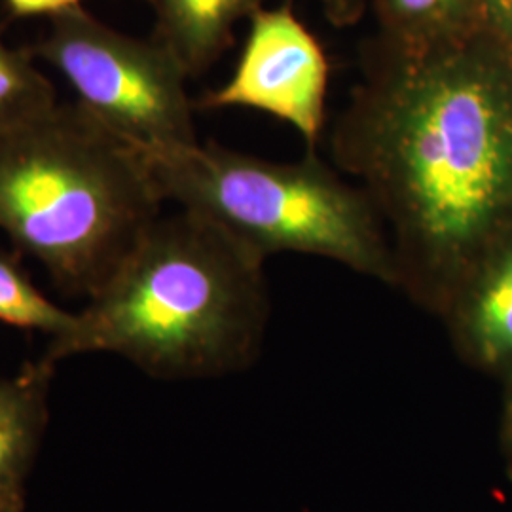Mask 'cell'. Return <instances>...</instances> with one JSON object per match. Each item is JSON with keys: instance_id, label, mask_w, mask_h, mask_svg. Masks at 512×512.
Wrapping results in <instances>:
<instances>
[{"instance_id": "1", "label": "cell", "mask_w": 512, "mask_h": 512, "mask_svg": "<svg viewBox=\"0 0 512 512\" xmlns=\"http://www.w3.org/2000/svg\"><path fill=\"white\" fill-rule=\"evenodd\" d=\"M384 222L399 287L442 313L512 230V52L484 31L437 44L378 35L330 137Z\"/></svg>"}, {"instance_id": "2", "label": "cell", "mask_w": 512, "mask_h": 512, "mask_svg": "<svg viewBox=\"0 0 512 512\" xmlns=\"http://www.w3.org/2000/svg\"><path fill=\"white\" fill-rule=\"evenodd\" d=\"M264 262L202 215L158 219L40 363L112 351L158 378L241 370L268 321Z\"/></svg>"}, {"instance_id": "3", "label": "cell", "mask_w": 512, "mask_h": 512, "mask_svg": "<svg viewBox=\"0 0 512 512\" xmlns=\"http://www.w3.org/2000/svg\"><path fill=\"white\" fill-rule=\"evenodd\" d=\"M164 202L145 156L78 103L0 131V230L67 293H99Z\"/></svg>"}, {"instance_id": "4", "label": "cell", "mask_w": 512, "mask_h": 512, "mask_svg": "<svg viewBox=\"0 0 512 512\" xmlns=\"http://www.w3.org/2000/svg\"><path fill=\"white\" fill-rule=\"evenodd\" d=\"M141 154L164 200L215 222L264 260L277 253L323 256L399 287L393 247L370 198L315 150L293 164L215 143Z\"/></svg>"}, {"instance_id": "5", "label": "cell", "mask_w": 512, "mask_h": 512, "mask_svg": "<svg viewBox=\"0 0 512 512\" xmlns=\"http://www.w3.org/2000/svg\"><path fill=\"white\" fill-rule=\"evenodd\" d=\"M73 88L76 103L131 147H194V105L188 73L158 38L128 37L82 6L52 18L50 31L29 50Z\"/></svg>"}, {"instance_id": "6", "label": "cell", "mask_w": 512, "mask_h": 512, "mask_svg": "<svg viewBox=\"0 0 512 512\" xmlns=\"http://www.w3.org/2000/svg\"><path fill=\"white\" fill-rule=\"evenodd\" d=\"M251 29L232 78L209 92L202 109H255L296 129L315 150L325 128L329 61L289 4L251 14Z\"/></svg>"}, {"instance_id": "7", "label": "cell", "mask_w": 512, "mask_h": 512, "mask_svg": "<svg viewBox=\"0 0 512 512\" xmlns=\"http://www.w3.org/2000/svg\"><path fill=\"white\" fill-rule=\"evenodd\" d=\"M440 315L473 365L512 378V230L478 258Z\"/></svg>"}, {"instance_id": "8", "label": "cell", "mask_w": 512, "mask_h": 512, "mask_svg": "<svg viewBox=\"0 0 512 512\" xmlns=\"http://www.w3.org/2000/svg\"><path fill=\"white\" fill-rule=\"evenodd\" d=\"M52 366L29 363L16 378H0V512L23 501V482L46 425Z\"/></svg>"}, {"instance_id": "9", "label": "cell", "mask_w": 512, "mask_h": 512, "mask_svg": "<svg viewBox=\"0 0 512 512\" xmlns=\"http://www.w3.org/2000/svg\"><path fill=\"white\" fill-rule=\"evenodd\" d=\"M264 0H152L156 37L183 63L188 76L205 73L234 40L239 19Z\"/></svg>"}, {"instance_id": "10", "label": "cell", "mask_w": 512, "mask_h": 512, "mask_svg": "<svg viewBox=\"0 0 512 512\" xmlns=\"http://www.w3.org/2000/svg\"><path fill=\"white\" fill-rule=\"evenodd\" d=\"M380 35L408 44H437L480 31L478 0H374Z\"/></svg>"}, {"instance_id": "11", "label": "cell", "mask_w": 512, "mask_h": 512, "mask_svg": "<svg viewBox=\"0 0 512 512\" xmlns=\"http://www.w3.org/2000/svg\"><path fill=\"white\" fill-rule=\"evenodd\" d=\"M0 321L18 329L42 330L54 338L73 329L76 315L57 308L38 291L18 249H0Z\"/></svg>"}, {"instance_id": "12", "label": "cell", "mask_w": 512, "mask_h": 512, "mask_svg": "<svg viewBox=\"0 0 512 512\" xmlns=\"http://www.w3.org/2000/svg\"><path fill=\"white\" fill-rule=\"evenodd\" d=\"M57 105L54 86L35 67L31 52L12 50L0 38V131L31 122Z\"/></svg>"}, {"instance_id": "13", "label": "cell", "mask_w": 512, "mask_h": 512, "mask_svg": "<svg viewBox=\"0 0 512 512\" xmlns=\"http://www.w3.org/2000/svg\"><path fill=\"white\" fill-rule=\"evenodd\" d=\"M478 27L512 52V0H478Z\"/></svg>"}, {"instance_id": "14", "label": "cell", "mask_w": 512, "mask_h": 512, "mask_svg": "<svg viewBox=\"0 0 512 512\" xmlns=\"http://www.w3.org/2000/svg\"><path fill=\"white\" fill-rule=\"evenodd\" d=\"M80 2L82 0H4V6L12 18H35V16L55 18L63 12L78 8Z\"/></svg>"}, {"instance_id": "15", "label": "cell", "mask_w": 512, "mask_h": 512, "mask_svg": "<svg viewBox=\"0 0 512 512\" xmlns=\"http://www.w3.org/2000/svg\"><path fill=\"white\" fill-rule=\"evenodd\" d=\"M334 27H349L363 18L365 0H319Z\"/></svg>"}, {"instance_id": "16", "label": "cell", "mask_w": 512, "mask_h": 512, "mask_svg": "<svg viewBox=\"0 0 512 512\" xmlns=\"http://www.w3.org/2000/svg\"><path fill=\"white\" fill-rule=\"evenodd\" d=\"M505 401H503V423H501V440H503V450H505V459L509 465V471L512 475V378L505 382Z\"/></svg>"}, {"instance_id": "17", "label": "cell", "mask_w": 512, "mask_h": 512, "mask_svg": "<svg viewBox=\"0 0 512 512\" xmlns=\"http://www.w3.org/2000/svg\"><path fill=\"white\" fill-rule=\"evenodd\" d=\"M4 512H23V501H19V503H14L12 507H8Z\"/></svg>"}]
</instances>
